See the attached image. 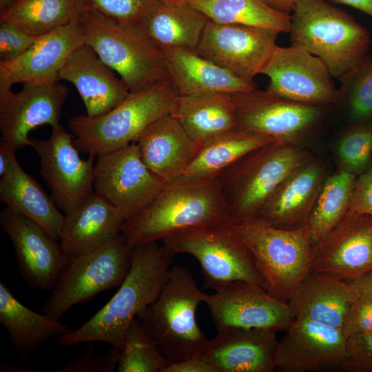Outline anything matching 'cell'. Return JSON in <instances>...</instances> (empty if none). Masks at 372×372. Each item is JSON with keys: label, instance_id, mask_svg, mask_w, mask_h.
Instances as JSON below:
<instances>
[{"label": "cell", "instance_id": "obj_37", "mask_svg": "<svg viewBox=\"0 0 372 372\" xmlns=\"http://www.w3.org/2000/svg\"><path fill=\"white\" fill-rule=\"evenodd\" d=\"M338 79L335 105L344 107L352 124L372 121V56L367 55Z\"/></svg>", "mask_w": 372, "mask_h": 372}, {"label": "cell", "instance_id": "obj_2", "mask_svg": "<svg viewBox=\"0 0 372 372\" xmlns=\"http://www.w3.org/2000/svg\"><path fill=\"white\" fill-rule=\"evenodd\" d=\"M230 223L218 180L178 177L165 183L140 211L126 219L121 234L132 246L191 230Z\"/></svg>", "mask_w": 372, "mask_h": 372}, {"label": "cell", "instance_id": "obj_44", "mask_svg": "<svg viewBox=\"0 0 372 372\" xmlns=\"http://www.w3.org/2000/svg\"><path fill=\"white\" fill-rule=\"evenodd\" d=\"M342 331L345 338L372 332V298L359 294L347 312Z\"/></svg>", "mask_w": 372, "mask_h": 372}, {"label": "cell", "instance_id": "obj_15", "mask_svg": "<svg viewBox=\"0 0 372 372\" xmlns=\"http://www.w3.org/2000/svg\"><path fill=\"white\" fill-rule=\"evenodd\" d=\"M204 303L216 330L226 328L262 329L285 331L293 316L287 302L271 296L263 287L245 281L227 284Z\"/></svg>", "mask_w": 372, "mask_h": 372}, {"label": "cell", "instance_id": "obj_35", "mask_svg": "<svg viewBox=\"0 0 372 372\" xmlns=\"http://www.w3.org/2000/svg\"><path fill=\"white\" fill-rule=\"evenodd\" d=\"M186 3L209 21L289 33L291 16L273 9L263 0H187Z\"/></svg>", "mask_w": 372, "mask_h": 372}, {"label": "cell", "instance_id": "obj_39", "mask_svg": "<svg viewBox=\"0 0 372 372\" xmlns=\"http://www.w3.org/2000/svg\"><path fill=\"white\" fill-rule=\"evenodd\" d=\"M372 154V121L353 123L337 143L336 155L341 169L355 175L369 166Z\"/></svg>", "mask_w": 372, "mask_h": 372}, {"label": "cell", "instance_id": "obj_22", "mask_svg": "<svg viewBox=\"0 0 372 372\" xmlns=\"http://www.w3.org/2000/svg\"><path fill=\"white\" fill-rule=\"evenodd\" d=\"M275 331L226 328L217 330L203 353L217 372H273L278 344Z\"/></svg>", "mask_w": 372, "mask_h": 372}, {"label": "cell", "instance_id": "obj_10", "mask_svg": "<svg viewBox=\"0 0 372 372\" xmlns=\"http://www.w3.org/2000/svg\"><path fill=\"white\" fill-rule=\"evenodd\" d=\"M133 247L121 233L103 247L67 265L42 311L60 320L74 305L119 287L131 266Z\"/></svg>", "mask_w": 372, "mask_h": 372}, {"label": "cell", "instance_id": "obj_9", "mask_svg": "<svg viewBox=\"0 0 372 372\" xmlns=\"http://www.w3.org/2000/svg\"><path fill=\"white\" fill-rule=\"evenodd\" d=\"M162 241L171 254H187L197 260L205 288L214 291L245 281L265 289L250 251L231 223L191 230Z\"/></svg>", "mask_w": 372, "mask_h": 372}, {"label": "cell", "instance_id": "obj_1", "mask_svg": "<svg viewBox=\"0 0 372 372\" xmlns=\"http://www.w3.org/2000/svg\"><path fill=\"white\" fill-rule=\"evenodd\" d=\"M174 256L156 241L134 245L130 270L116 293L79 328L57 338L58 344L70 347L101 342L121 350L132 322L165 285Z\"/></svg>", "mask_w": 372, "mask_h": 372}, {"label": "cell", "instance_id": "obj_17", "mask_svg": "<svg viewBox=\"0 0 372 372\" xmlns=\"http://www.w3.org/2000/svg\"><path fill=\"white\" fill-rule=\"evenodd\" d=\"M68 93L59 81L25 83L18 92H0V144L16 152L30 146L29 133L34 129L59 124Z\"/></svg>", "mask_w": 372, "mask_h": 372}, {"label": "cell", "instance_id": "obj_34", "mask_svg": "<svg viewBox=\"0 0 372 372\" xmlns=\"http://www.w3.org/2000/svg\"><path fill=\"white\" fill-rule=\"evenodd\" d=\"M83 10V0H18L0 12V23L41 37L78 21Z\"/></svg>", "mask_w": 372, "mask_h": 372}, {"label": "cell", "instance_id": "obj_45", "mask_svg": "<svg viewBox=\"0 0 372 372\" xmlns=\"http://www.w3.org/2000/svg\"><path fill=\"white\" fill-rule=\"evenodd\" d=\"M349 210L372 216V165L356 178Z\"/></svg>", "mask_w": 372, "mask_h": 372}, {"label": "cell", "instance_id": "obj_19", "mask_svg": "<svg viewBox=\"0 0 372 372\" xmlns=\"http://www.w3.org/2000/svg\"><path fill=\"white\" fill-rule=\"evenodd\" d=\"M311 270L349 281L372 271V216L349 210L312 247Z\"/></svg>", "mask_w": 372, "mask_h": 372}, {"label": "cell", "instance_id": "obj_30", "mask_svg": "<svg viewBox=\"0 0 372 372\" xmlns=\"http://www.w3.org/2000/svg\"><path fill=\"white\" fill-rule=\"evenodd\" d=\"M0 200L59 240L64 214L38 182L21 166L16 154L0 179Z\"/></svg>", "mask_w": 372, "mask_h": 372}, {"label": "cell", "instance_id": "obj_50", "mask_svg": "<svg viewBox=\"0 0 372 372\" xmlns=\"http://www.w3.org/2000/svg\"><path fill=\"white\" fill-rule=\"evenodd\" d=\"M269 6L278 11L291 14L298 0H263Z\"/></svg>", "mask_w": 372, "mask_h": 372}, {"label": "cell", "instance_id": "obj_49", "mask_svg": "<svg viewBox=\"0 0 372 372\" xmlns=\"http://www.w3.org/2000/svg\"><path fill=\"white\" fill-rule=\"evenodd\" d=\"M15 151L0 144V176H3L9 168Z\"/></svg>", "mask_w": 372, "mask_h": 372}, {"label": "cell", "instance_id": "obj_42", "mask_svg": "<svg viewBox=\"0 0 372 372\" xmlns=\"http://www.w3.org/2000/svg\"><path fill=\"white\" fill-rule=\"evenodd\" d=\"M340 370L372 372V332L346 338L345 355Z\"/></svg>", "mask_w": 372, "mask_h": 372}, {"label": "cell", "instance_id": "obj_25", "mask_svg": "<svg viewBox=\"0 0 372 372\" xmlns=\"http://www.w3.org/2000/svg\"><path fill=\"white\" fill-rule=\"evenodd\" d=\"M125 218L111 203L94 193L64 214L59 242L69 262L103 247L121 233Z\"/></svg>", "mask_w": 372, "mask_h": 372}, {"label": "cell", "instance_id": "obj_3", "mask_svg": "<svg viewBox=\"0 0 372 372\" xmlns=\"http://www.w3.org/2000/svg\"><path fill=\"white\" fill-rule=\"evenodd\" d=\"M291 45L322 60L339 79L368 54L367 30L327 0H298L290 14Z\"/></svg>", "mask_w": 372, "mask_h": 372}, {"label": "cell", "instance_id": "obj_5", "mask_svg": "<svg viewBox=\"0 0 372 372\" xmlns=\"http://www.w3.org/2000/svg\"><path fill=\"white\" fill-rule=\"evenodd\" d=\"M178 96L168 79L130 92L118 105L101 116H75L68 122L74 143L93 158L129 145L154 121L170 114Z\"/></svg>", "mask_w": 372, "mask_h": 372}, {"label": "cell", "instance_id": "obj_8", "mask_svg": "<svg viewBox=\"0 0 372 372\" xmlns=\"http://www.w3.org/2000/svg\"><path fill=\"white\" fill-rule=\"evenodd\" d=\"M79 22L85 43L119 75L130 92L170 79L163 53L135 28L119 25L87 9Z\"/></svg>", "mask_w": 372, "mask_h": 372}, {"label": "cell", "instance_id": "obj_24", "mask_svg": "<svg viewBox=\"0 0 372 372\" xmlns=\"http://www.w3.org/2000/svg\"><path fill=\"white\" fill-rule=\"evenodd\" d=\"M327 176L324 163L313 158L280 183L257 217L284 229L306 227Z\"/></svg>", "mask_w": 372, "mask_h": 372}, {"label": "cell", "instance_id": "obj_13", "mask_svg": "<svg viewBox=\"0 0 372 372\" xmlns=\"http://www.w3.org/2000/svg\"><path fill=\"white\" fill-rule=\"evenodd\" d=\"M165 183L145 165L136 142L96 156L94 192L125 220L144 208Z\"/></svg>", "mask_w": 372, "mask_h": 372}, {"label": "cell", "instance_id": "obj_21", "mask_svg": "<svg viewBox=\"0 0 372 372\" xmlns=\"http://www.w3.org/2000/svg\"><path fill=\"white\" fill-rule=\"evenodd\" d=\"M79 19L41 37L17 59L0 61V92L18 83L59 81V73L70 54L84 44Z\"/></svg>", "mask_w": 372, "mask_h": 372}, {"label": "cell", "instance_id": "obj_47", "mask_svg": "<svg viewBox=\"0 0 372 372\" xmlns=\"http://www.w3.org/2000/svg\"><path fill=\"white\" fill-rule=\"evenodd\" d=\"M351 282L359 294L372 298V271Z\"/></svg>", "mask_w": 372, "mask_h": 372}, {"label": "cell", "instance_id": "obj_48", "mask_svg": "<svg viewBox=\"0 0 372 372\" xmlns=\"http://www.w3.org/2000/svg\"><path fill=\"white\" fill-rule=\"evenodd\" d=\"M334 3L351 6L372 17V0H327Z\"/></svg>", "mask_w": 372, "mask_h": 372}, {"label": "cell", "instance_id": "obj_40", "mask_svg": "<svg viewBox=\"0 0 372 372\" xmlns=\"http://www.w3.org/2000/svg\"><path fill=\"white\" fill-rule=\"evenodd\" d=\"M163 0H83V9L127 27H136Z\"/></svg>", "mask_w": 372, "mask_h": 372}, {"label": "cell", "instance_id": "obj_23", "mask_svg": "<svg viewBox=\"0 0 372 372\" xmlns=\"http://www.w3.org/2000/svg\"><path fill=\"white\" fill-rule=\"evenodd\" d=\"M84 43L74 50L59 73V80L72 83L89 117L101 116L118 105L130 91L121 78Z\"/></svg>", "mask_w": 372, "mask_h": 372}, {"label": "cell", "instance_id": "obj_14", "mask_svg": "<svg viewBox=\"0 0 372 372\" xmlns=\"http://www.w3.org/2000/svg\"><path fill=\"white\" fill-rule=\"evenodd\" d=\"M278 34L262 28L209 20L194 52L236 76L253 82L277 47Z\"/></svg>", "mask_w": 372, "mask_h": 372}, {"label": "cell", "instance_id": "obj_43", "mask_svg": "<svg viewBox=\"0 0 372 372\" xmlns=\"http://www.w3.org/2000/svg\"><path fill=\"white\" fill-rule=\"evenodd\" d=\"M40 37L30 35L17 25L0 23V61L18 58L30 49Z\"/></svg>", "mask_w": 372, "mask_h": 372}, {"label": "cell", "instance_id": "obj_29", "mask_svg": "<svg viewBox=\"0 0 372 372\" xmlns=\"http://www.w3.org/2000/svg\"><path fill=\"white\" fill-rule=\"evenodd\" d=\"M208 21L186 3L163 0L134 28L162 52L171 49L195 51Z\"/></svg>", "mask_w": 372, "mask_h": 372}, {"label": "cell", "instance_id": "obj_28", "mask_svg": "<svg viewBox=\"0 0 372 372\" xmlns=\"http://www.w3.org/2000/svg\"><path fill=\"white\" fill-rule=\"evenodd\" d=\"M163 53L179 96L234 94L255 89L254 81L236 76L194 51L171 49Z\"/></svg>", "mask_w": 372, "mask_h": 372}, {"label": "cell", "instance_id": "obj_41", "mask_svg": "<svg viewBox=\"0 0 372 372\" xmlns=\"http://www.w3.org/2000/svg\"><path fill=\"white\" fill-rule=\"evenodd\" d=\"M89 344L81 354L64 366L52 369L51 372H112L118 365L121 349L112 346L110 349L103 353L95 352L93 342Z\"/></svg>", "mask_w": 372, "mask_h": 372}, {"label": "cell", "instance_id": "obj_20", "mask_svg": "<svg viewBox=\"0 0 372 372\" xmlns=\"http://www.w3.org/2000/svg\"><path fill=\"white\" fill-rule=\"evenodd\" d=\"M278 340L276 364L283 372L340 369L345 355L346 338L338 328L308 318H294Z\"/></svg>", "mask_w": 372, "mask_h": 372}, {"label": "cell", "instance_id": "obj_38", "mask_svg": "<svg viewBox=\"0 0 372 372\" xmlns=\"http://www.w3.org/2000/svg\"><path fill=\"white\" fill-rule=\"evenodd\" d=\"M169 364L136 318L128 327L117 365L118 372H163Z\"/></svg>", "mask_w": 372, "mask_h": 372}, {"label": "cell", "instance_id": "obj_27", "mask_svg": "<svg viewBox=\"0 0 372 372\" xmlns=\"http://www.w3.org/2000/svg\"><path fill=\"white\" fill-rule=\"evenodd\" d=\"M136 143L145 165L165 182L182 175L200 148L171 114L151 123Z\"/></svg>", "mask_w": 372, "mask_h": 372}, {"label": "cell", "instance_id": "obj_31", "mask_svg": "<svg viewBox=\"0 0 372 372\" xmlns=\"http://www.w3.org/2000/svg\"><path fill=\"white\" fill-rule=\"evenodd\" d=\"M0 322L22 358H27L43 344L72 331L59 320L39 313L22 304L6 284L0 282Z\"/></svg>", "mask_w": 372, "mask_h": 372}, {"label": "cell", "instance_id": "obj_4", "mask_svg": "<svg viewBox=\"0 0 372 372\" xmlns=\"http://www.w3.org/2000/svg\"><path fill=\"white\" fill-rule=\"evenodd\" d=\"M205 296L192 273L174 265L158 297L136 317L169 364L203 355L209 339L196 311Z\"/></svg>", "mask_w": 372, "mask_h": 372}, {"label": "cell", "instance_id": "obj_18", "mask_svg": "<svg viewBox=\"0 0 372 372\" xmlns=\"http://www.w3.org/2000/svg\"><path fill=\"white\" fill-rule=\"evenodd\" d=\"M0 226L11 240L19 270L28 286L52 291L69 264L59 240L6 207L0 213Z\"/></svg>", "mask_w": 372, "mask_h": 372}, {"label": "cell", "instance_id": "obj_51", "mask_svg": "<svg viewBox=\"0 0 372 372\" xmlns=\"http://www.w3.org/2000/svg\"><path fill=\"white\" fill-rule=\"evenodd\" d=\"M18 0H0V12L6 10Z\"/></svg>", "mask_w": 372, "mask_h": 372}, {"label": "cell", "instance_id": "obj_7", "mask_svg": "<svg viewBox=\"0 0 372 372\" xmlns=\"http://www.w3.org/2000/svg\"><path fill=\"white\" fill-rule=\"evenodd\" d=\"M232 225L250 251L266 291L287 302L312 269L308 225L284 229L258 217Z\"/></svg>", "mask_w": 372, "mask_h": 372}, {"label": "cell", "instance_id": "obj_16", "mask_svg": "<svg viewBox=\"0 0 372 372\" xmlns=\"http://www.w3.org/2000/svg\"><path fill=\"white\" fill-rule=\"evenodd\" d=\"M261 74L269 79L267 90L295 102L335 105L338 91L324 63L300 48L277 45Z\"/></svg>", "mask_w": 372, "mask_h": 372}, {"label": "cell", "instance_id": "obj_6", "mask_svg": "<svg viewBox=\"0 0 372 372\" xmlns=\"http://www.w3.org/2000/svg\"><path fill=\"white\" fill-rule=\"evenodd\" d=\"M298 144L275 142L258 148L218 176L229 223L256 218L289 175L312 160Z\"/></svg>", "mask_w": 372, "mask_h": 372}, {"label": "cell", "instance_id": "obj_46", "mask_svg": "<svg viewBox=\"0 0 372 372\" xmlns=\"http://www.w3.org/2000/svg\"><path fill=\"white\" fill-rule=\"evenodd\" d=\"M163 372H217L202 355L169 364Z\"/></svg>", "mask_w": 372, "mask_h": 372}, {"label": "cell", "instance_id": "obj_11", "mask_svg": "<svg viewBox=\"0 0 372 372\" xmlns=\"http://www.w3.org/2000/svg\"><path fill=\"white\" fill-rule=\"evenodd\" d=\"M231 96L238 129L298 145L318 127L329 107L295 102L256 89Z\"/></svg>", "mask_w": 372, "mask_h": 372}, {"label": "cell", "instance_id": "obj_32", "mask_svg": "<svg viewBox=\"0 0 372 372\" xmlns=\"http://www.w3.org/2000/svg\"><path fill=\"white\" fill-rule=\"evenodd\" d=\"M200 147L238 128L231 94L179 96L170 113Z\"/></svg>", "mask_w": 372, "mask_h": 372}, {"label": "cell", "instance_id": "obj_26", "mask_svg": "<svg viewBox=\"0 0 372 372\" xmlns=\"http://www.w3.org/2000/svg\"><path fill=\"white\" fill-rule=\"evenodd\" d=\"M358 296L351 281L311 270L287 303L293 318H305L342 329L347 312Z\"/></svg>", "mask_w": 372, "mask_h": 372}, {"label": "cell", "instance_id": "obj_33", "mask_svg": "<svg viewBox=\"0 0 372 372\" xmlns=\"http://www.w3.org/2000/svg\"><path fill=\"white\" fill-rule=\"evenodd\" d=\"M275 142L278 141L265 135L236 128L202 145L178 177L194 180L216 178L248 153Z\"/></svg>", "mask_w": 372, "mask_h": 372}, {"label": "cell", "instance_id": "obj_36", "mask_svg": "<svg viewBox=\"0 0 372 372\" xmlns=\"http://www.w3.org/2000/svg\"><path fill=\"white\" fill-rule=\"evenodd\" d=\"M356 178V175L342 169L327 177L308 223L312 246L349 211Z\"/></svg>", "mask_w": 372, "mask_h": 372}, {"label": "cell", "instance_id": "obj_52", "mask_svg": "<svg viewBox=\"0 0 372 372\" xmlns=\"http://www.w3.org/2000/svg\"><path fill=\"white\" fill-rule=\"evenodd\" d=\"M167 2H174V3H183L187 0H164Z\"/></svg>", "mask_w": 372, "mask_h": 372}, {"label": "cell", "instance_id": "obj_12", "mask_svg": "<svg viewBox=\"0 0 372 372\" xmlns=\"http://www.w3.org/2000/svg\"><path fill=\"white\" fill-rule=\"evenodd\" d=\"M74 138L60 123L52 127L47 139L30 137V146L39 158L41 176L64 214L76 209L94 193L95 158L83 159Z\"/></svg>", "mask_w": 372, "mask_h": 372}]
</instances>
